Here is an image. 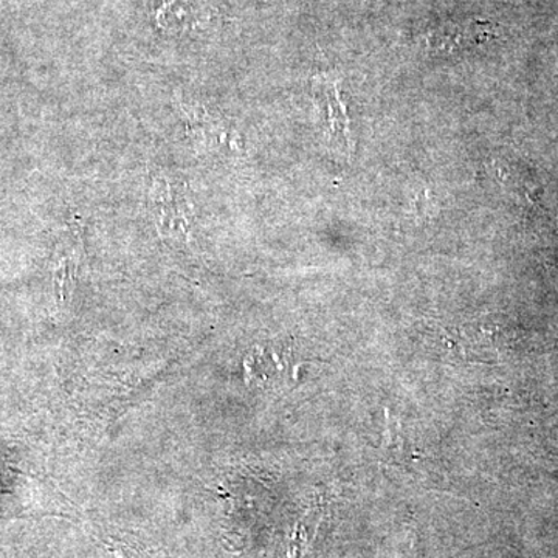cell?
Instances as JSON below:
<instances>
[{"instance_id":"obj_1","label":"cell","mask_w":558,"mask_h":558,"mask_svg":"<svg viewBox=\"0 0 558 558\" xmlns=\"http://www.w3.org/2000/svg\"><path fill=\"white\" fill-rule=\"evenodd\" d=\"M315 97H317L318 108L323 113L325 132L329 142L336 146L337 150L349 156L351 154V131H349L347 109L341 101L336 83L322 81V83L315 84Z\"/></svg>"},{"instance_id":"obj_2","label":"cell","mask_w":558,"mask_h":558,"mask_svg":"<svg viewBox=\"0 0 558 558\" xmlns=\"http://www.w3.org/2000/svg\"><path fill=\"white\" fill-rule=\"evenodd\" d=\"M483 28L472 25H447L429 33L425 38V47L433 53H453L475 44L484 35ZM486 36V35H484Z\"/></svg>"},{"instance_id":"obj_3","label":"cell","mask_w":558,"mask_h":558,"mask_svg":"<svg viewBox=\"0 0 558 558\" xmlns=\"http://www.w3.org/2000/svg\"><path fill=\"white\" fill-rule=\"evenodd\" d=\"M76 260L73 258H62L54 270V286H57L58 300L68 299V293L72 290L73 277H75Z\"/></svg>"}]
</instances>
